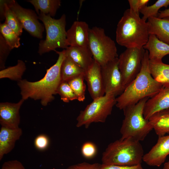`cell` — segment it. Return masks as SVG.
<instances>
[{
	"label": "cell",
	"mask_w": 169,
	"mask_h": 169,
	"mask_svg": "<svg viewBox=\"0 0 169 169\" xmlns=\"http://www.w3.org/2000/svg\"><path fill=\"white\" fill-rule=\"evenodd\" d=\"M54 51L58 54L56 63L47 69L44 76L39 81L32 82L26 79L18 81L22 99L28 98L40 100L41 105L46 106L54 99V95L57 94L58 88L61 82L60 69L65 56L64 49Z\"/></svg>",
	"instance_id": "cell-1"
},
{
	"label": "cell",
	"mask_w": 169,
	"mask_h": 169,
	"mask_svg": "<svg viewBox=\"0 0 169 169\" xmlns=\"http://www.w3.org/2000/svg\"><path fill=\"white\" fill-rule=\"evenodd\" d=\"M149 58L147 50L142 61L141 70L136 78L116 98V106L120 110L135 105L146 97L151 98L164 87L152 76L149 68Z\"/></svg>",
	"instance_id": "cell-2"
},
{
	"label": "cell",
	"mask_w": 169,
	"mask_h": 169,
	"mask_svg": "<svg viewBox=\"0 0 169 169\" xmlns=\"http://www.w3.org/2000/svg\"><path fill=\"white\" fill-rule=\"evenodd\" d=\"M149 36L147 22L130 8L126 10L117 26L116 40L118 44L126 48H143Z\"/></svg>",
	"instance_id": "cell-3"
},
{
	"label": "cell",
	"mask_w": 169,
	"mask_h": 169,
	"mask_svg": "<svg viewBox=\"0 0 169 169\" xmlns=\"http://www.w3.org/2000/svg\"><path fill=\"white\" fill-rule=\"evenodd\" d=\"M144 155L140 141L120 138L108 145L102 153L101 161L104 165L133 166L141 164Z\"/></svg>",
	"instance_id": "cell-4"
},
{
	"label": "cell",
	"mask_w": 169,
	"mask_h": 169,
	"mask_svg": "<svg viewBox=\"0 0 169 169\" xmlns=\"http://www.w3.org/2000/svg\"><path fill=\"white\" fill-rule=\"evenodd\" d=\"M149 98L143 99L136 104L123 110L124 118L120 130L121 138H131L139 141H142L153 129L151 122L143 115L144 106Z\"/></svg>",
	"instance_id": "cell-5"
},
{
	"label": "cell",
	"mask_w": 169,
	"mask_h": 169,
	"mask_svg": "<svg viewBox=\"0 0 169 169\" xmlns=\"http://www.w3.org/2000/svg\"><path fill=\"white\" fill-rule=\"evenodd\" d=\"M38 19L43 23L46 32L45 39L40 41L38 53L42 55L57 48L66 49L69 47L65 30L66 17L63 14L58 19L41 13L38 14Z\"/></svg>",
	"instance_id": "cell-6"
},
{
	"label": "cell",
	"mask_w": 169,
	"mask_h": 169,
	"mask_svg": "<svg viewBox=\"0 0 169 169\" xmlns=\"http://www.w3.org/2000/svg\"><path fill=\"white\" fill-rule=\"evenodd\" d=\"M88 47L94 59L101 66L118 57L115 41L100 27L95 26L90 28Z\"/></svg>",
	"instance_id": "cell-7"
},
{
	"label": "cell",
	"mask_w": 169,
	"mask_h": 169,
	"mask_svg": "<svg viewBox=\"0 0 169 169\" xmlns=\"http://www.w3.org/2000/svg\"><path fill=\"white\" fill-rule=\"evenodd\" d=\"M116 103L115 97L110 94L93 100L80 112L76 118V127L88 128L93 123L105 122Z\"/></svg>",
	"instance_id": "cell-8"
},
{
	"label": "cell",
	"mask_w": 169,
	"mask_h": 169,
	"mask_svg": "<svg viewBox=\"0 0 169 169\" xmlns=\"http://www.w3.org/2000/svg\"><path fill=\"white\" fill-rule=\"evenodd\" d=\"M145 50L143 48H126L118 58L119 68L125 88L140 72Z\"/></svg>",
	"instance_id": "cell-9"
},
{
	"label": "cell",
	"mask_w": 169,
	"mask_h": 169,
	"mask_svg": "<svg viewBox=\"0 0 169 169\" xmlns=\"http://www.w3.org/2000/svg\"><path fill=\"white\" fill-rule=\"evenodd\" d=\"M6 1L8 7L17 17L23 28L32 36L42 39L44 26L39 21L38 15L34 11L22 7L15 0Z\"/></svg>",
	"instance_id": "cell-10"
},
{
	"label": "cell",
	"mask_w": 169,
	"mask_h": 169,
	"mask_svg": "<svg viewBox=\"0 0 169 169\" xmlns=\"http://www.w3.org/2000/svg\"><path fill=\"white\" fill-rule=\"evenodd\" d=\"M101 70L105 94L120 95L125 87L119 68L118 58L101 66Z\"/></svg>",
	"instance_id": "cell-11"
},
{
	"label": "cell",
	"mask_w": 169,
	"mask_h": 169,
	"mask_svg": "<svg viewBox=\"0 0 169 169\" xmlns=\"http://www.w3.org/2000/svg\"><path fill=\"white\" fill-rule=\"evenodd\" d=\"M169 155V135L158 136L156 144L144 155L143 161L151 166L159 167Z\"/></svg>",
	"instance_id": "cell-12"
},
{
	"label": "cell",
	"mask_w": 169,
	"mask_h": 169,
	"mask_svg": "<svg viewBox=\"0 0 169 169\" xmlns=\"http://www.w3.org/2000/svg\"><path fill=\"white\" fill-rule=\"evenodd\" d=\"M84 79L88 90L93 100L105 95L101 66L94 59L89 68L85 71Z\"/></svg>",
	"instance_id": "cell-13"
},
{
	"label": "cell",
	"mask_w": 169,
	"mask_h": 169,
	"mask_svg": "<svg viewBox=\"0 0 169 169\" xmlns=\"http://www.w3.org/2000/svg\"><path fill=\"white\" fill-rule=\"evenodd\" d=\"M24 101L22 99L17 103H0V123L1 126L12 129L19 127V110Z\"/></svg>",
	"instance_id": "cell-14"
},
{
	"label": "cell",
	"mask_w": 169,
	"mask_h": 169,
	"mask_svg": "<svg viewBox=\"0 0 169 169\" xmlns=\"http://www.w3.org/2000/svg\"><path fill=\"white\" fill-rule=\"evenodd\" d=\"M90 28L84 21L74 22L66 32V38L69 46L88 47Z\"/></svg>",
	"instance_id": "cell-15"
},
{
	"label": "cell",
	"mask_w": 169,
	"mask_h": 169,
	"mask_svg": "<svg viewBox=\"0 0 169 169\" xmlns=\"http://www.w3.org/2000/svg\"><path fill=\"white\" fill-rule=\"evenodd\" d=\"M169 109V87L163 88L146 102L144 109V118L148 120L158 111Z\"/></svg>",
	"instance_id": "cell-16"
},
{
	"label": "cell",
	"mask_w": 169,
	"mask_h": 169,
	"mask_svg": "<svg viewBox=\"0 0 169 169\" xmlns=\"http://www.w3.org/2000/svg\"><path fill=\"white\" fill-rule=\"evenodd\" d=\"M22 134L19 127L9 128L1 126L0 130V160L4 156L10 152L14 147L15 144Z\"/></svg>",
	"instance_id": "cell-17"
},
{
	"label": "cell",
	"mask_w": 169,
	"mask_h": 169,
	"mask_svg": "<svg viewBox=\"0 0 169 169\" xmlns=\"http://www.w3.org/2000/svg\"><path fill=\"white\" fill-rule=\"evenodd\" d=\"M64 50L65 57L85 71L89 68L93 61V55L89 47L69 46Z\"/></svg>",
	"instance_id": "cell-18"
},
{
	"label": "cell",
	"mask_w": 169,
	"mask_h": 169,
	"mask_svg": "<svg viewBox=\"0 0 169 169\" xmlns=\"http://www.w3.org/2000/svg\"><path fill=\"white\" fill-rule=\"evenodd\" d=\"M147 22L149 34L155 35L159 40L169 44V16L150 17Z\"/></svg>",
	"instance_id": "cell-19"
},
{
	"label": "cell",
	"mask_w": 169,
	"mask_h": 169,
	"mask_svg": "<svg viewBox=\"0 0 169 169\" xmlns=\"http://www.w3.org/2000/svg\"><path fill=\"white\" fill-rule=\"evenodd\" d=\"M149 53L150 60H161L169 55V44L159 40L153 34H150L148 40L143 46Z\"/></svg>",
	"instance_id": "cell-20"
},
{
	"label": "cell",
	"mask_w": 169,
	"mask_h": 169,
	"mask_svg": "<svg viewBox=\"0 0 169 169\" xmlns=\"http://www.w3.org/2000/svg\"><path fill=\"white\" fill-rule=\"evenodd\" d=\"M149 68L152 77L163 87H169V64L161 60H150Z\"/></svg>",
	"instance_id": "cell-21"
},
{
	"label": "cell",
	"mask_w": 169,
	"mask_h": 169,
	"mask_svg": "<svg viewBox=\"0 0 169 169\" xmlns=\"http://www.w3.org/2000/svg\"><path fill=\"white\" fill-rule=\"evenodd\" d=\"M148 120L158 136L169 133V109L156 112Z\"/></svg>",
	"instance_id": "cell-22"
},
{
	"label": "cell",
	"mask_w": 169,
	"mask_h": 169,
	"mask_svg": "<svg viewBox=\"0 0 169 169\" xmlns=\"http://www.w3.org/2000/svg\"><path fill=\"white\" fill-rule=\"evenodd\" d=\"M0 1V20L5 18V22L20 36L23 32L22 25L14 13L7 5L6 0Z\"/></svg>",
	"instance_id": "cell-23"
},
{
	"label": "cell",
	"mask_w": 169,
	"mask_h": 169,
	"mask_svg": "<svg viewBox=\"0 0 169 169\" xmlns=\"http://www.w3.org/2000/svg\"><path fill=\"white\" fill-rule=\"evenodd\" d=\"M27 1L33 5L38 14L41 13L52 17L55 16L61 3L60 0H29Z\"/></svg>",
	"instance_id": "cell-24"
},
{
	"label": "cell",
	"mask_w": 169,
	"mask_h": 169,
	"mask_svg": "<svg viewBox=\"0 0 169 169\" xmlns=\"http://www.w3.org/2000/svg\"><path fill=\"white\" fill-rule=\"evenodd\" d=\"M85 72L79 65L65 57L61 67V81L68 82L74 78L84 74Z\"/></svg>",
	"instance_id": "cell-25"
},
{
	"label": "cell",
	"mask_w": 169,
	"mask_h": 169,
	"mask_svg": "<svg viewBox=\"0 0 169 169\" xmlns=\"http://www.w3.org/2000/svg\"><path fill=\"white\" fill-rule=\"evenodd\" d=\"M26 69L24 62L22 60H18L16 65L1 70L0 71V78H8L12 80L18 81L22 79V77Z\"/></svg>",
	"instance_id": "cell-26"
},
{
	"label": "cell",
	"mask_w": 169,
	"mask_h": 169,
	"mask_svg": "<svg viewBox=\"0 0 169 169\" xmlns=\"http://www.w3.org/2000/svg\"><path fill=\"white\" fill-rule=\"evenodd\" d=\"M0 32L7 43L12 49L20 46L19 36L5 22L0 23Z\"/></svg>",
	"instance_id": "cell-27"
},
{
	"label": "cell",
	"mask_w": 169,
	"mask_h": 169,
	"mask_svg": "<svg viewBox=\"0 0 169 169\" xmlns=\"http://www.w3.org/2000/svg\"><path fill=\"white\" fill-rule=\"evenodd\" d=\"M169 5V0H158L151 5L144 6L139 12L143 15L142 18L146 21L150 17H157L159 10L163 7L166 8Z\"/></svg>",
	"instance_id": "cell-28"
},
{
	"label": "cell",
	"mask_w": 169,
	"mask_h": 169,
	"mask_svg": "<svg viewBox=\"0 0 169 169\" xmlns=\"http://www.w3.org/2000/svg\"><path fill=\"white\" fill-rule=\"evenodd\" d=\"M84 74L74 78L68 82L76 95L77 100L80 102H83L85 99L86 85L84 82Z\"/></svg>",
	"instance_id": "cell-29"
},
{
	"label": "cell",
	"mask_w": 169,
	"mask_h": 169,
	"mask_svg": "<svg viewBox=\"0 0 169 169\" xmlns=\"http://www.w3.org/2000/svg\"><path fill=\"white\" fill-rule=\"evenodd\" d=\"M56 93L60 95L61 100L64 102L77 100L76 95L67 82L61 81Z\"/></svg>",
	"instance_id": "cell-30"
},
{
	"label": "cell",
	"mask_w": 169,
	"mask_h": 169,
	"mask_svg": "<svg viewBox=\"0 0 169 169\" xmlns=\"http://www.w3.org/2000/svg\"><path fill=\"white\" fill-rule=\"evenodd\" d=\"M12 49L0 33V69L1 70L5 68V62Z\"/></svg>",
	"instance_id": "cell-31"
},
{
	"label": "cell",
	"mask_w": 169,
	"mask_h": 169,
	"mask_svg": "<svg viewBox=\"0 0 169 169\" xmlns=\"http://www.w3.org/2000/svg\"><path fill=\"white\" fill-rule=\"evenodd\" d=\"M81 152L82 156L84 158L91 159L96 155L97 152V147L93 142H86L82 146Z\"/></svg>",
	"instance_id": "cell-32"
},
{
	"label": "cell",
	"mask_w": 169,
	"mask_h": 169,
	"mask_svg": "<svg viewBox=\"0 0 169 169\" xmlns=\"http://www.w3.org/2000/svg\"><path fill=\"white\" fill-rule=\"evenodd\" d=\"M49 140L48 137L44 134L37 136L34 141V145L36 149L43 151L46 149L49 146Z\"/></svg>",
	"instance_id": "cell-33"
},
{
	"label": "cell",
	"mask_w": 169,
	"mask_h": 169,
	"mask_svg": "<svg viewBox=\"0 0 169 169\" xmlns=\"http://www.w3.org/2000/svg\"><path fill=\"white\" fill-rule=\"evenodd\" d=\"M66 169H102V165L98 163L90 164L84 162L71 165Z\"/></svg>",
	"instance_id": "cell-34"
},
{
	"label": "cell",
	"mask_w": 169,
	"mask_h": 169,
	"mask_svg": "<svg viewBox=\"0 0 169 169\" xmlns=\"http://www.w3.org/2000/svg\"><path fill=\"white\" fill-rule=\"evenodd\" d=\"M130 9L134 13L139 15L140 9L147 5L150 1L149 0H129Z\"/></svg>",
	"instance_id": "cell-35"
},
{
	"label": "cell",
	"mask_w": 169,
	"mask_h": 169,
	"mask_svg": "<svg viewBox=\"0 0 169 169\" xmlns=\"http://www.w3.org/2000/svg\"><path fill=\"white\" fill-rule=\"evenodd\" d=\"M1 169H25L22 164L17 160H12L4 162Z\"/></svg>",
	"instance_id": "cell-36"
},
{
	"label": "cell",
	"mask_w": 169,
	"mask_h": 169,
	"mask_svg": "<svg viewBox=\"0 0 169 169\" xmlns=\"http://www.w3.org/2000/svg\"><path fill=\"white\" fill-rule=\"evenodd\" d=\"M102 169H143L141 164L133 166H121L102 164Z\"/></svg>",
	"instance_id": "cell-37"
},
{
	"label": "cell",
	"mask_w": 169,
	"mask_h": 169,
	"mask_svg": "<svg viewBox=\"0 0 169 169\" xmlns=\"http://www.w3.org/2000/svg\"><path fill=\"white\" fill-rule=\"evenodd\" d=\"M168 16H169V8L163 10L159 11L157 17L162 18Z\"/></svg>",
	"instance_id": "cell-38"
},
{
	"label": "cell",
	"mask_w": 169,
	"mask_h": 169,
	"mask_svg": "<svg viewBox=\"0 0 169 169\" xmlns=\"http://www.w3.org/2000/svg\"><path fill=\"white\" fill-rule=\"evenodd\" d=\"M163 169H169V161L164 164Z\"/></svg>",
	"instance_id": "cell-39"
},
{
	"label": "cell",
	"mask_w": 169,
	"mask_h": 169,
	"mask_svg": "<svg viewBox=\"0 0 169 169\" xmlns=\"http://www.w3.org/2000/svg\"></svg>",
	"instance_id": "cell-40"
}]
</instances>
